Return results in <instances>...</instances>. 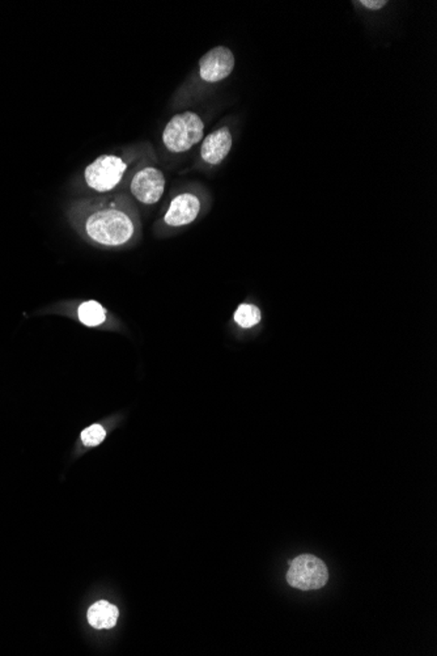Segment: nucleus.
<instances>
[{"label": "nucleus", "instance_id": "obj_8", "mask_svg": "<svg viewBox=\"0 0 437 656\" xmlns=\"http://www.w3.org/2000/svg\"><path fill=\"white\" fill-rule=\"evenodd\" d=\"M233 147V132L229 126H220L206 135L200 149L199 159L207 167H218L227 159Z\"/></svg>", "mask_w": 437, "mask_h": 656}, {"label": "nucleus", "instance_id": "obj_6", "mask_svg": "<svg viewBox=\"0 0 437 656\" xmlns=\"http://www.w3.org/2000/svg\"><path fill=\"white\" fill-rule=\"evenodd\" d=\"M287 580L301 591H314L328 583V567L319 558L303 554L291 562Z\"/></svg>", "mask_w": 437, "mask_h": 656}, {"label": "nucleus", "instance_id": "obj_3", "mask_svg": "<svg viewBox=\"0 0 437 656\" xmlns=\"http://www.w3.org/2000/svg\"><path fill=\"white\" fill-rule=\"evenodd\" d=\"M206 200L199 189H186L176 193L161 217V226L176 231L193 224L202 215Z\"/></svg>", "mask_w": 437, "mask_h": 656}, {"label": "nucleus", "instance_id": "obj_7", "mask_svg": "<svg viewBox=\"0 0 437 656\" xmlns=\"http://www.w3.org/2000/svg\"><path fill=\"white\" fill-rule=\"evenodd\" d=\"M235 66L236 58L233 51L224 45H218L199 60L198 79L209 86L218 84L232 75Z\"/></svg>", "mask_w": 437, "mask_h": 656}, {"label": "nucleus", "instance_id": "obj_4", "mask_svg": "<svg viewBox=\"0 0 437 656\" xmlns=\"http://www.w3.org/2000/svg\"><path fill=\"white\" fill-rule=\"evenodd\" d=\"M129 170V163L116 155H102L84 170L85 184L97 193L116 189Z\"/></svg>", "mask_w": 437, "mask_h": 656}, {"label": "nucleus", "instance_id": "obj_10", "mask_svg": "<svg viewBox=\"0 0 437 656\" xmlns=\"http://www.w3.org/2000/svg\"><path fill=\"white\" fill-rule=\"evenodd\" d=\"M118 620V608L108 601H99L88 610V621L96 629H111Z\"/></svg>", "mask_w": 437, "mask_h": 656}, {"label": "nucleus", "instance_id": "obj_12", "mask_svg": "<svg viewBox=\"0 0 437 656\" xmlns=\"http://www.w3.org/2000/svg\"><path fill=\"white\" fill-rule=\"evenodd\" d=\"M106 431L101 425H93L81 432V442L87 447H96L104 442Z\"/></svg>", "mask_w": 437, "mask_h": 656}, {"label": "nucleus", "instance_id": "obj_13", "mask_svg": "<svg viewBox=\"0 0 437 656\" xmlns=\"http://www.w3.org/2000/svg\"><path fill=\"white\" fill-rule=\"evenodd\" d=\"M354 4H356L361 10L375 13V12L385 10L388 7L389 1L388 0H359Z\"/></svg>", "mask_w": 437, "mask_h": 656}, {"label": "nucleus", "instance_id": "obj_9", "mask_svg": "<svg viewBox=\"0 0 437 656\" xmlns=\"http://www.w3.org/2000/svg\"><path fill=\"white\" fill-rule=\"evenodd\" d=\"M233 322L245 332L259 329L263 324V310L253 301H244L235 310Z\"/></svg>", "mask_w": 437, "mask_h": 656}, {"label": "nucleus", "instance_id": "obj_5", "mask_svg": "<svg viewBox=\"0 0 437 656\" xmlns=\"http://www.w3.org/2000/svg\"><path fill=\"white\" fill-rule=\"evenodd\" d=\"M167 179L164 172L155 164H144L130 179V193L144 206H152L162 198Z\"/></svg>", "mask_w": 437, "mask_h": 656}, {"label": "nucleus", "instance_id": "obj_1", "mask_svg": "<svg viewBox=\"0 0 437 656\" xmlns=\"http://www.w3.org/2000/svg\"><path fill=\"white\" fill-rule=\"evenodd\" d=\"M71 218L84 239L105 248L134 244L141 233L138 210L123 194L78 202Z\"/></svg>", "mask_w": 437, "mask_h": 656}, {"label": "nucleus", "instance_id": "obj_11", "mask_svg": "<svg viewBox=\"0 0 437 656\" xmlns=\"http://www.w3.org/2000/svg\"><path fill=\"white\" fill-rule=\"evenodd\" d=\"M78 317H79L80 322L84 324L85 327L95 328V327L102 325L106 321L108 313H106V309L104 308L99 301L90 300V301L80 304L78 308Z\"/></svg>", "mask_w": 437, "mask_h": 656}, {"label": "nucleus", "instance_id": "obj_2", "mask_svg": "<svg viewBox=\"0 0 437 656\" xmlns=\"http://www.w3.org/2000/svg\"><path fill=\"white\" fill-rule=\"evenodd\" d=\"M206 123L198 113L186 110L173 116L162 130V144L170 153H185L204 138Z\"/></svg>", "mask_w": 437, "mask_h": 656}]
</instances>
